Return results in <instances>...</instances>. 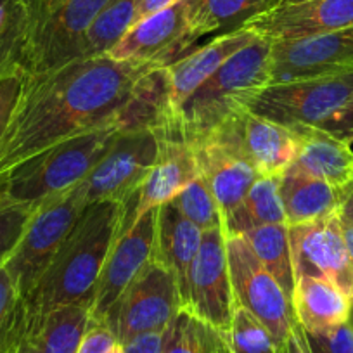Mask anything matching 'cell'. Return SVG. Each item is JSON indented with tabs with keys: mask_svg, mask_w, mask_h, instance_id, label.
<instances>
[{
	"mask_svg": "<svg viewBox=\"0 0 353 353\" xmlns=\"http://www.w3.org/2000/svg\"><path fill=\"white\" fill-rule=\"evenodd\" d=\"M158 66L104 54L21 77V90L0 137V188L12 170L46 149L118 125L141 78Z\"/></svg>",
	"mask_w": 353,
	"mask_h": 353,
	"instance_id": "6da1fadb",
	"label": "cell"
},
{
	"mask_svg": "<svg viewBox=\"0 0 353 353\" xmlns=\"http://www.w3.org/2000/svg\"><path fill=\"white\" fill-rule=\"evenodd\" d=\"M130 203L96 201L85 206L39 283L21 296L35 338L40 322L52 308L68 303L90 305L108 253L123 230Z\"/></svg>",
	"mask_w": 353,
	"mask_h": 353,
	"instance_id": "7a4b0ae2",
	"label": "cell"
},
{
	"mask_svg": "<svg viewBox=\"0 0 353 353\" xmlns=\"http://www.w3.org/2000/svg\"><path fill=\"white\" fill-rule=\"evenodd\" d=\"M272 42L251 40L225 61L175 113V127L192 144L215 130L251 94L272 83Z\"/></svg>",
	"mask_w": 353,
	"mask_h": 353,
	"instance_id": "3957f363",
	"label": "cell"
},
{
	"mask_svg": "<svg viewBox=\"0 0 353 353\" xmlns=\"http://www.w3.org/2000/svg\"><path fill=\"white\" fill-rule=\"evenodd\" d=\"M120 125H108L66 139L12 170L4 179V198L37 205L80 184L108 154L121 134Z\"/></svg>",
	"mask_w": 353,
	"mask_h": 353,
	"instance_id": "277c9868",
	"label": "cell"
},
{
	"mask_svg": "<svg viewBox=\"0 0 353 353\" xmlns=\"http://www.w3.org/2000/svg\"><path fill=\"white\" fill-rule=\"evenodd\" d=\"M353 103V73L274 81L244 101L256 117L290 128L321 127Z\"/></svg>",
	"mask_w": 353,
	"mask_h": 353,
	"instance_id": "5b68a950",
	"label": "cell"
},
{
	"mask_svg": "<svg viewBox=\"0 0 353 353\" xmlns=\"http://www.w3.org/2000/svg\"><path fill=\"white\" fill-rule=\"evenodd\" d=\"M225 246L236 305L246 308L265 325L277 353H286L291 338L303 329L294 314L293 301L265 270L241 234H229Z\"/></svg>",
	"mask_w": 353,
	"mask_h": 353,
	"instance_id": "8992f818",
	"label": "cell"
},
{
	"mask_svg": "<svg viewBox=\"0 0 353 353\" xmlns=\"http://www.w3.org/2000/svg\"><path fill=\"white\" fill-rule=\"evenodd\" d=\"M85 206L80 184L37 203L18 248L4 265L18 296L35 288Z\"/></svg>",
	"mask_w": 353,
	"mask_h": 353,
	"instance_id": "52a82bcc",
	"label": "cell"
},
{
	"mask_svg": "<svg viewBox=\"0 0 353 353\" xmlns=\"http://www.w3.org/2000/svg\"><path fill=\"white\" fill-rule=\"evenodd\" d=\"M181 308L175 276L161 261L151 258L108 312L103 324L123 345L135 336L166 331Z\"/></svg>",
	"mask_w": 353,
	"mask_h": 353,
	"instance_id": "ba28073f",
	"label": "cell"
},
{
	"mask_svg": "<svg viewBox=\"0 0 353 353\" xmlns=\"http://www.w3.org/2000/svg\"><path fill=\"white\" fill-rule=\"evenodd\" d=\"M156 156L158 141L151 130L121 132L108 154L80 182L85 203L134 201Z\"/></svg>",
	"mask_w": 353,
	"mask_h": 353,
	"instance_id": "9c48e42d",
	"label": "cell"
},
{
	"mask_svg": "<svg viewBox=\"0 0 353 353\" xmlns=\"http://www.w3.org/2000/svg\"><path fill=\"white\" fill-rule=\"evenodd\" d=\"M196 0H181L135 23L108 52L117 61H145L170 66L198 42L194 33Z\"/></svg>",
	"mask_w": 353,
	"mask_h": 353,
	"instance_id": "30bf717a",
	"label": "cell"
},
{
	"mask_svg": "<svg viewBox=\"0 0 353 353\" xmlns=\"http://www.w3.org/2000/svg\"><path fill=\"white\" fill-rule=\"evenodd\" d=\"M225 237V229L203 232L199 250L189 269V298L184 310L229 336L236 300L230 283Z\"/></svg>",
	"mask_w": 353,
	"mask_h": 353,
	"instance_id": "8fae6325",
	"label": "cell"
},
{
	"mask_svg": "<svg viewBox=\"0 0 353 353\" xmlns=\"http://www.w3.org/2000/svg\"><path fill=\"white\" fill-rule=\"evenodd\" d=\"M114 0H66L30 37L23 77L56 70L80 59L83 35Z\"/></svg>",
	"mask_w": 353,
	"mask_h": 353,
	"instance_id": "7c38bea8",
	"label": "cell"
},
{
	"mask_svg": "<svg viewBox=\"0 0 353 353\" xmlns=\"http://www.w3.org/2000/svg\"><path fill=\"white\" fill-rule=\"evenodd\" d=\"M294 279L301 276L331 281L353 296V265L346 251L339 212L315 222L288 225Z\"/></svg>",
	"mask_w": 353,
	"mask_h": 353,
	"instance_id": "4fadbf2b",
	"label": "cell"
},
{
	"mask_svg": "<svg viewBox=\"0 0 353 353\" xmlns=\"http://www.w3.org/2000/svg\"><path fill=\"white\" fill-rule=\"evenodd\" d=\"M158 208L142 213L111 246L90 301V317L103 322L154 254Z\"/></svg>",
	"mask_w": 353,
	"mask_h": 353,
	"instance_id": "5bb4252c",
	"label": "cell"
},
{
	"mask_svg": "<svg viewBox=\"0 0 353 353\" xmlns=\"http://www.w3.org/2000/svg\"><path fill=\"white\" fill-rule=\"evenodd\" d=\"M270 59L272 83L353 73V28L276 40Z\"/></svg>",
	"mask_w": 353,
	"mask_h": 353,
	"instance_id": "9a60e30c",
	"label": "cell"
},
{
	"mask_svg": "<svg viewBox=\"0 0 353 353\" xmlns=\"http://www.w3.org/2000/svg\"><path fill=\"white\" fill-rule=\"evenodd\" d=\"M208 135L222 139L239 151L258 176H281L296 158V137L290 128L248 110L230 114Z\"/></svg>",
	"mask_w": 353,
	"mask_h": 353,
	"instance_id": "2e32d148",
	"label": "cell"
},
{
	"mask_svg": "<svg viewBox=\"0 0 353 353\" xmlns=\"http://www.w3.org/2000/svg\"><path fill=\"white\" fill-rule=\"evenodd\" d=\"M244 28L270 42L353 28V0H301L279 4L251 19Z\"/></svg>",
	"mask_w": 353,
	"mask_h": 353,
	"instance_id": "e0dca14e",
	"label": "cell"
},
{
	"mask_svg": "<svg viewBox=\"0 0 353 353\" xmlns=\"http://www.w3.org/2000/svg\"><path fill=\"white\" fill-rule=\"evenodd\" d=\"M152 134L158 141V156L139 192L135 220L142 213L170 203L198 179L194 149L181 132L176 128H165Z\"/></svg>",
	"mask_w": 353,
	"mask_h": 353,
	"instance_id": "ac0fdd59",
	"label": "cell"
},
{
	"mask_svg": "<svg viewBox=\"0 0 353 353\" xmlns=\"http://www.w3.org/2000/svg\"><path fill=\"white\" fill-rule=\"evenodd\" d=\"M191 145L194 149L198 175L215 196L227 220L258 179L256 170L232 145L213 135H206Z\"/></svg>",
	"mask_w": 353,
	"mask_h": 353,
	"instance_id": "d6986e66",
	"label": "cell"
},
{
	"mask_svg": "<svg viewBox=\"0 0 353 353\" xmlns=\"http://www.w3.org/2000/svg\"><path fill=\"white\" fill-rule=\"evenodd\" d=\"M254 39L256 35L253 32L241 28L227 35L215 37L205 47L188 52L181 59L166 66L170 80V101L175 113L229 57H232L237 50L246 47Z\"/></svg>",
	"mask_w": 353,
	"mask_h": 353,
	"instance_id": "ffe728a7",
	"label": "cell"
},
{
	"mask_svg": "<svg viewBox=\"0 0 353 353\" xmlns=\"http://www.w3.org/2000/svg\"><path fill=\"white\" fill-rule=\"evenodd\" d=\"M203 230L185 219L172 201L158 208L156 243L152 258L173 272L181 293L182 308L189 298V269L199 250Z\"/></svg>",
	"mask_w": 353,
	"mask_h": 353,
	"instance_id": "44dd1931",
	"label": "cell"
},
{
	"mask_svg": "<svg viewBox=\"0 0 353 353\" xmlns=\"http://www.w3.org/2000/svg\"><path fill=\"white\" fill-rule=\"evenodd\" d=\"M291 132L296 137L294 168L327 182L332 188L345 189L352 184L353 151L350 144L319 127H300Z\"/></svg>",
	"mask_w": 353,
	"mask_h": 353,
	"instance_id": "7402d4cb",
	"label": "cell"
},
{
	"mask_svg": "<svg viewBox=\"0 0 353 353\" xmlns=\"http://www.w3.org/2000/svg\"><path fill=\"white\" fill-rule=\"evenodd\" d=\"M279 194L286 225L315 222L334 215L341 208L343 189L307 175L293 165L279 176Z\"/></svg>",
	"mask_w": 353,
	"mask_h": 353,
	"instance_id": "603a6c76",
	"label": "cell"
},
{
	"mask_svg": "<svg viewBox=\"0 0 353 353\" xmlns=\"http://www.w3.org/2000/svg\"><path fill=\"white\" fill-rule=\"evenodd\" d=\"M293 307L307 332H324L348 321L350 296L322 277H296Z\"/></svg>",
	"mask_w": 353,
	"mask_h": 353,
	"instance_id": "cb8c5ba5",
	"label": "cell"
},
{
	"mask_svg": "<svg viewBox=\"0 0 353 353\" xmlns=\"http://www.w3.org/2000/svg\"><path fill=\"white\" fill-rule=\"evenodd\" d=\"M30 35V0H0V80L23 77Z\"/></svg>",
	"mask_w": 353,
	"mask_h": 353,
	"instance_id": "d4e9b609",
	"label": "cell"
},
{
	"mask_svg": "<svg viewBox=\"0 0 353 353\" xmlns=\"http://www.w3.org/2000/svg\"><path fill=\"white\" fill-rule=\"evenodd\" d=\"M279 4L281 0H196L194 33L201 39L237 32Z\"/></svg>",
	"mask_w": 353,
	"mask_h": 353,
	"instance_id": "484cf974",
	"label": "cell"
},
{
	"mask_svg": "<svg viewBox=\"0 0 353 353\" xmlns=\"http://www.w3.org/2000/svg\"><path fill=\"white\" fill-rule=\"evenodd\" d=\"M90 324L88 303H68L52 308L39 325L37 348L40 353H77Z\"/></svg>",
	"mask_w": 353,
	"mask_h": 353,
	"instance_id": "4316f807",
	"label": "cell"
},
{
	"mask_svg": "<svg viewBox=\"0 0 353 353\" xmlns=\"http://www.w3.org/2000/svg\"><path fill=\"white\" fill-rule=\"evenodd\" d=\"M286 223L279 194V176H258L246 198L225 220V232L244 234L254 227Z\"/></svg>",
	"mask_w": 353,
	"mask_h": 353,
	"instance_id": "83f0119b",
	"label": "cell"
},
{
	"mask_svg": "<svg viewBox=\"0 0 353 353\" xmlns=\"http://www.w3.org/2000/svg\"><path fill=\"white\" fill-rule=\"evenodd\" d=\"M250 243L251 250L265 267V270L279 283L284 293L293 301L294 270L291 260L290 237L286 223H270V225L254 227L241 234Z\"/></svg>",
	"mask_w": 353,
	"mask_h": 353,
	"instance_id": "f1b7e54d",
	"label": "cell"
},
{
	"mask_svg": "<svg viewBox=\"0 0 353 353\" xmlns=\"http://www.w3.org/2000/svg\"><path fill=\"white\" fill-rule=\"evenodd\" d=\"M163 353H234L230 338L181 308L170 327Z\"/></svg>",
	"mask_w": 353,
	"mask_h": 353,
	"instance_id": "f546056e",
	"label": "cell"
},
{
	"mask_svg": "<svg viewBox=\"0 0 353 353\" xmlns=\"http://www.w3.org/2000/svg\"><path fill=\"white\" fill-rule=\"evenodd\" d=\"M137 0H114L90 25L80 46V59L104 56L135 25Z\"/></svg>",
	"mask_w": 353,
	"mask_h": 353,
	"instance_id": "4dcf8cb0",
	"label": "cell"
},
{
	"mask_svg": "<svg viewBox=\"0 0 353 353\" xmlns=\"http://www.w3.org/2000/svg\"><path fill=\"white\" fill-rule=\"evenodd\" d=\"M172 203L185 219L191 220L203 232L213 229H225V219L222 215V210H220L215 196L212 194L208 185L199 175L181 194H176Z\"/></svg>",
	"mask_w": 353,
	"mask_h": 353,
	"instance_id": "1f68e13d",
	"label": "cell"
},
{
	"mask_svg": "<svg viewBox=\"0 0 353 353\" xmlns=\"http://www.w3.org/2000/svg\"><path fill=\"white\" fill-rule=\"evenodd\" d=\"M229 338L234 353H277L265 325L241 305L234 307Z\"/></svg>",
	"mask_w": 353,
	"mask_h": 353,
	"instance_id": "d6a6232c",
	"label": "cell"
},
{
	"mask_svg": "<svg viewBox=\"0 0 353 353\" xmlns=\"http://www.w3.org/2000/svg\"><path fill=\"white\" fill-rule=\"evenodd\" d=\"M35 205L2 199L0 203V267L8 263L18 248Z\"/></svg>",
	"mask_w": 353,
	"mask_h": 353,
	"instance_id": "836d02e7",
	"label": "cell"
},
{
	"mask_svg": "<svg viewBox=\"0 0 353 353\" xmlns=\"http://www.w3.org/2000/svg\"><path fill=\"white\" fill-rule=\"evenodd\" d=\"M312 353H353V331L341 324L324 332H307Z\"/></svg>",
	"mask_w": 353,
	"mask_h": 353,
	"instance_id": "e575fe53",
	"label": "cell"
},
{
	"mask_svg": "<svg viewBox=\"0 0 353 353\" xmlns=\"http://www.w3.org/2000/svg\"><path fill=\"white\" fill-rule=\"evenodd\" d=\"M19 90H21V77H11L6 78V80H0V137L4 134L9 117L14 110ZM2 199H4V188H0V203H2Z\"/></svg>",
	"mask_w": 353,
	"mask_h": 353,
	"instance_id": "d590c367",
	"label": "cell"
},
{
	"mask_svg": "<svg viewBox=\"0 0 353 353\" xmlns=\"http://www.w3.org/2000/svg\"><path fill=\"white\" fill-rule=\"evenodd\" d=\"M117 338L103 322H94L88 327L87 334L81 339L80 346H78L77 353H106L111 346L114 345Z\"/></svg>",
	"mask_w": 353,
	"mask_h": 353,
	"instance_id": "8d00e7d4",
	"label": "cell"
},
{
	"mask_svg": "<svg viewBox=\"0 0 353 353\" xmlns=\"http://www.w3.org/2000/svg\"><path fill=\"white\" fill-rule=\"evenodd\" d=\"M319 128H322V130H325L327 134H331L332 137L346 142V144H352L353 142V103L348 104L346 108H343L341 111H338L334 117H331L327 121H324Z\"/></svg>",
	"mask_w": 353,
	"mask_h": 353,
	"instance_id": "74e56055",
	"label": "cell"
},
{
	"mask_svg": "<svg viewBox=\"0 0 353 353\" xmlns=\"http://www.w3.org/2000/svg\"><path fill=\"white\" fill-rule=\"evenodd\" d=\"M166 341V331L163 332H148L132 338L130 341L123 343L125 353H163Z\"/></svg>",
	"mask_w": 353,
	"mask_h": 353,
	"instance_id": "f35d334b",
	"label": "cell"
},
{
	"mask_svg": "<svg viewBox=\"0 0 353 353\" xmlns=\"http://www.w3.org/2000/svg\"><path fill=\"white\" fill-rule=\"evenodd\" d=\"M16 298H18V293H16L11 276L6 270V267H0V327L4 324L11 307L14 305Z\"/></svg>",
	"mask_w": 353,
	"mask_h": 353,
	"instance_id": "ab89813d",
	"label": "cell"
},
{
	"mask_svg": "<svg viewBox=\"0 0 353 353\" xmlns=\"http://www.w3.org/2000/svg\"><path fill=\"white\" fill-rule=\"evenodd\" d=\"M66 0H30V11H32V32L46 21L57 8L64 4ZM32 37V35H30Z\"/></svg>",
	"mask_w": 353,
	"mask_h": 353,
	"instance_id": "60d3db41",
	"label": "cell"
},
{
	"mask_svg": "<svg viewBox=\"0 0 353 353\" xmlns=\"http://www.w3.org/2000/svg\"><path fill=\"white\" fill-rule=\"evenodd\" d=\"M176 2H181V0H137V6H135V23L170 8V6L176 4Z\"/></svg>",
	"mask_w": 353,
	"mask_h": 353,
	"instance_id": "b9f144b4",
	"label": "cell"
},
{
	"mask_svg": "<svg viewBox=\"0 0 353 353\" xmlns=\"http://www.w3.org/2000/svg\"><path fill=\"white\" fill-rule=\"evenodd\" d=\"M339 216L353 223V182L348 188L343 189L341 208H339Z\"/></svg>",
	"mask_w": 353,
	"mask_h": 353,
	"instance_id": "7bdbcfd3",
	"label": "cell"
},
{
	"mask_svg": "<svg viewBox=\"0 0 353 353\" xmlns=\"http://www.w3.org/2000/svg\"><path fill=\"white\" fill-rule=\"evenodd\" d=\"M339 220H341V232H343V239H345L346 251H348L350 260H352V265H353V223H350L348 220L341 219V216H339Z\"/></svg>",
	"mask_w": 353,
	"mask_h": 353,
	"instance_id": "ee69618b",
	"label": "cell"
},
{
	"mask_svg": "<svg viewBox=\"0 0 353 353\" xmlns=\"http://www.w3.org/2000/svg\"><path fill=\"white\" fill-rule=\"evenodd\" d=\"M12 353H40L39 348H37V343L35 339H26L25 343L18 346Z\"/></svg>",
	"mask_w": 353,
	"mask_h": 353,
	"instance_id": "f6af8a7d",
	"label": "cell"
},
{
	"mask_svg": "<svg viewBox=\"0 0 353 353\" xmlns=\"http://www.w3.org/2000/svg\"><path fill=\"white\" fill-rule=\"evenodd\" d=\"M346 324H348L353 331V296L350 298V312H348V321H346Z\"/></svg>",
	"mask_w": 353,
	"mask_h": 353,
	"instance_id": "bcb514c9",
	"label": "cell"
},
{
	"mask_svg": "<svg viewBox=\"0 0 353 353\" xmlns=\"http://www.w3.org/2000/svg\"><path fill=\"white\" fill-rule=\"evenodd\" d=\"M106 353H125V350H123V345H120V343H114V345L111 346V348L108 350Z\"/></svg>",
	"mask_w": 353,
	"mask_h": 353,
	"instance_id": "7dc6e473",
	"label": "cell"
},
{
	"mask_svg": "<svg viewBox=\"0 0 353 353\" xmlns=\"http://www.w3.org/2000/svg\"><path fill=\"white\" fill-rule=\"evenodd\" d=\"M291 2H301V0H281V4H291Z\"/></svg>",
	"mask_w": 353,
	"mask_h": 353,
	"instance_id": "c3c4849f",
	"label": "cell"
}]
</instances>
